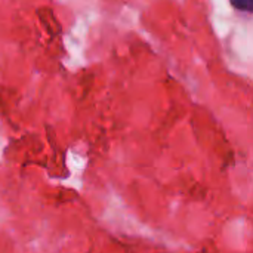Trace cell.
<instances>
[{"instance_id": "1", "label": "cell", "mask_w": 253, "mask_h": 253, "mask_svg": "<svg viewBox=\"0 0 253 253\" xmlns=\"http://www.w3.org/2000/svg\"><path fill=\"white\" fill-rule=\"evenodd\" d=\"M231 6L240 12L253 13V0H240V1H231Z\"/></svg>"}]
</instances>
